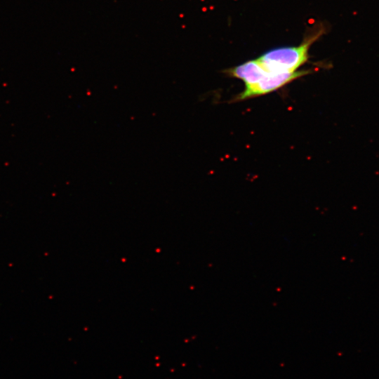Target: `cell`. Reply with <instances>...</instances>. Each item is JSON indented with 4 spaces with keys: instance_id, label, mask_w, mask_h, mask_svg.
<instances>
[{
    "instance_id": "obj_1",
    "label": "cell",
    "mask_w": 379,
    "mask_h": 379,
    "mask_svg": "<svg viewBox=\"0 0 379 379\" xmlns=\"http://www.w3.org/2000/svg\"><path fill=\"white\" fill-rule=\"evenodd\" d=\"M322 27H317L305 36L297 46H284L269 50L257 59L268 72L288 73L298 70L309 60L311 46L322 34Z\"/></svg>"
},
{
    "instance_id": "obj_2",
    "label": "cell",
    "mask_w": 379,
    "mask_h": 379,
    "mask_svg": "<svg viewBox=\"0 0 379 379\" xmlns=\"http://www.w3.org/2000/svg\"><path fill=\"white\" fill-rule=\"evenodd\" d=\"M310 72V70L308 69L288 73H272L267 71L258 82L253 85L245 86L244 90L236 95L233 101L244 100L272 93Z\"/></svg>"
},
{
    "instance_id": "obj_3",
    "label": "cell",
    "mask_w": 379,
    "mask_h": 379,
    "mask_svg": "<svg viewBox=\"0 0 379 379\" xmlns=\"http://www.w3.org/2000/svg\"><path fill=\"white\" fill-rule=\"evenodd\" d=\"M224 72L231 77L242 80L245 86H251L258 82L266 74L267 70L258 59H255L226 69Z\"/></svg>"
}]
</instances>
